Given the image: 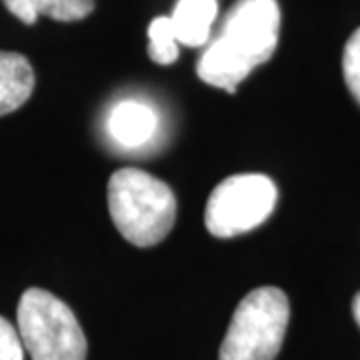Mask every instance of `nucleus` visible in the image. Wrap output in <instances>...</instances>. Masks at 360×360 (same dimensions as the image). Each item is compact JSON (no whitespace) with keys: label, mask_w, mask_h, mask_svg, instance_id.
<instances>
[{"label":"nucleus","mask_w":360,"mask_h":360,"mask_svg":"<svg viewBox=\"0 0 360 360\" xmlns=\"http://www.w3.org/2000/svg\"><path fill=\"white\" fill-rule=\"evenodd\" d=\"M34 90V70L18 52L0 51V116L18 110Z\"/></svg>","instance_id":"nucleus-7"},{"label":"nucleus","mask_w":360,"mask_h":360,"mask_svg":"<svg viewBox=\"0 0 360 360\" xmlns=\"http://www.w3.org/2000/svg\"><path fill=\"white\" fill-rule=\"evenodd\" d=\"M352 314H354V319L359 322L360 326V292L354 296V300H352Z\"/></svg>","instance_id":"nucleus-13"},{"label":"nucleus","mask_w":360,"mask_h":360,"mask_svg":"<svg viewBox=\"0 0 360 360\" xmlns=\"http://www.w3.org/2000/svg\"><path fill=\"white\" fill-rule=\"evenodd\" d=\"M276 184L264 174H232L212 191L205 208L206 231L217 238L250 232L276 206Z\"/></svg>","instance_id":"nucleus-5"},{"label":"nucleus","mask_w":360,"mask_h":360,"mask_svg":"<svg viewBox=\"0 0 360 360\" xmlns=\"http://www.w3.org/2000/svg\"><path fill=\"white\" fill-rule=\"evenodd\" d=\"M158 127V116L156 112L139 101H122L112 106L106 129L112 141L127 148L142 146L155 136Z\"/></svg>","instance_id":"nucleus-6"},{"label":"nucleus","mask_w":360,"mask_h":360,"mask_svg":"<svg viewBox=\"0 0 360 360\" xmlns=\"http://www.w3.org/2000/svg\"><path fill=\"white\" fill-rule=\"evenodd\" d=\"M180 42L170 16H158L148 26V56L156 65H172L179 58Z\"/></svg>","instance_id":"nucleus-10"},{"label":"nucleus","mask_w":360,"mask_h":360,"mask_svg":"<svg viewBox=\"0 0 360 360\" xmlns=\"http://www.w3.org/2000/svg\"><path fill=\"white\" fill-rule=\"evenodd\" d=\"M8 13L20 22L32 26L39 16L58 22H77L94 11V0H4Z\"/></svg>","instance_id":"nucleus-9"},{"label":"nucleus","mask_w":360,"mask_h":360,"mask_svg":"<svg viewBox=\"0 0 360 360\" xmlns=\"http://www.w3.org/2000/svg\"><path fill=\"white\" fill-rule=\"evenodd\" d=\"M288 319L290 304L281 288H255L234 310L219 360H274L283 348Z\"/></svg>","instance_id":"nucleus-3"},{"label":"nucleus","mask_w":360,"mask_h":360,"mask_svg":"<svg viewBox=\"0 0 360 360\" xmlns=\"http://www.w3.org/2000/svg\"><path fill=\"white\" fill-rule=\"evenodd\" d=\"M219 16L217 0H179L170 20L176 39L184 46H202L210 39V28Z\"/></svg>","instance_id":"nucleus-8"},{"label":"nucleus","mask_w":360,"mask_h":360,"mask_svg":"<svg viewBox=\"0 0 360 360\" xmlns=\"http://www.w3.org/2000/svg\"><path fill=\"white\" fill-rule=\"evenodd\" d=\"M16 324L22 347L32 360H86V336L75 312L60 298L28 288L20 296Z\"/></svg>","instance_id":"nucleus-4"},{"label":"nucleus","mask_w":360,"mask_h":360,"mask_svg":"<svg viewBox=\"0 0 360 360\" xmlns=\"http://www.w3.org/2000/svg\"><path fill=\"white\" fill-rule=\"evenodd\" d=\"M281 8L276 0H238L222 20L220 34L202 52L196 75L214 89L234 92L276 51Z\"/></svg>","instance_id":"nucleus-1"},{"label":"nucleus","mask_w":360,"mask_h":360,"mask_svg":"<svg viewBox=\"0 0 360 360\" xmlns=\"http://www.w3.org/2000/svg\"><path fill=\"white\" fill-rule=\"evenodd\" d=\"M342 72L350 94L360 104V28L348 39L342 54Z\"/></svg>","instance_id":"nucleus-11"},{"label":"nucleus","mask_w":360,"mask_h":360,"mask_svg":"<svg viewBox=\"0 0 360 360\" xmlns=\"http://www.w3.org/2000/svg\"><path fill=\"white\" fill-rule=\"evenodd\" d=\"M0 360H25V347L14 328L4 316H0Z\"/></svg>","instance_id":"nucleus-12"},{"label":"nucleus","mask_w":360,"mask_h":360,"mask_svg":"<svg viewBox=\"0 0 360 360\" xmlns=\"http://www.w3.org/2000/svg\"><path fill=\"white\" fill-rule=\"evenodd\" d=\"M108 212L134 246L162 243L176 220V196L167 182L139 168H120L108 180Z\"/></svg>","instance_id":"nucleus-2"}]
</instances>
